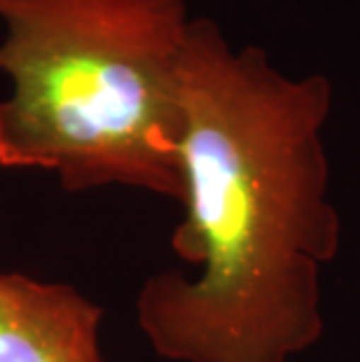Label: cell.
<instances>
[{
	"label": "cell",
	"instance_id": "cell-1",
	"mask_svg": "<svg viewBox=\"0 0 360 362\" xmlns=\"http://www.w3.org/2000/svg\"><path fill=\"white\" fill-rule=\"evenodd\" d=\"M180 107L173 252L192 274H152L136 325L168 362H293L323 339V274L342 248L325 150L332 84L283 73L194 17Z\"/></svg>",
	"mask_w": 360,
	"mask_h": 362
},
{
	"label": "cell",
	"instance_id": "cell-2",
	"mask_svg": "<svg viewBox=\"0 0 360 362\" xmlns=\"http://www.w3.org/2000/svg\"><path fill=\"white\" fill-rule=\"evenodd\" d=\"M185 0H0V166L182 202Z\"/></svg>",
	"mask_w": 360,
	"mask_h": 362
},
{
	"label": "cell",
	"instance_id": "cell-3",
	"mask_svg": "<svg viewBox=\"0 0 360 362\" xmlns=\"http://www.w3.org/2000/svg\"><path fill=\"white\" fill-rule=\"evenodd\" d=\"M101 320L73 285L0 272V362H103Z\"/></svg>",
	"mask_w": 360,
	"mask_h": 362
}]
</instances>
